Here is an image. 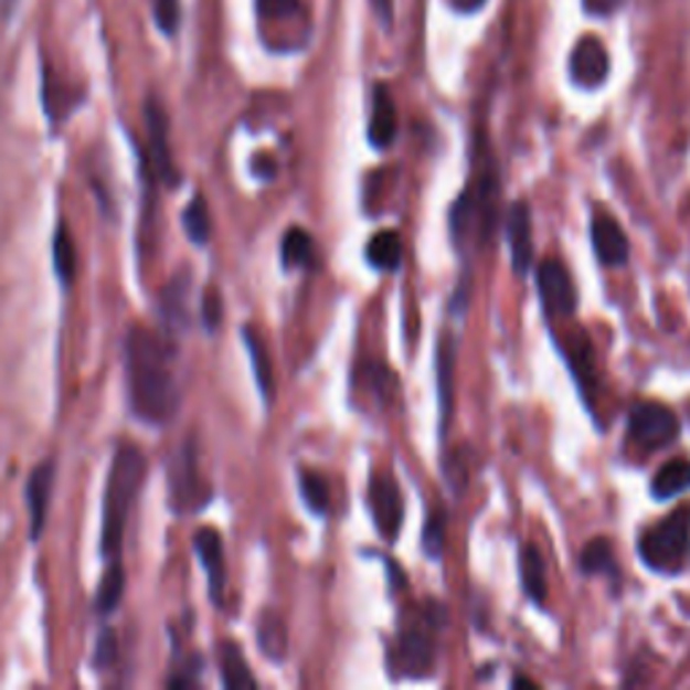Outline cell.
I'll list each match as a JSON object with an SVG mask.
<instances>
[{
    "instance_id": "cell-30",
    "label": "cell",
    "mask_w": 690,
    "mask_h": 690,
    "mask_svg": "<svg viewBox=\"0 0 690 690\" xmlns=\"http://www.w3.org/2000/svg\"><path fill=\"white\" fill-rule=\"evenodd\" d=\"M151 14L164 35H176L181 28V0H151Z\"/></svg>"
},
{
    "instance_id": "cell-9",
    "label": "cell",
    "mask_w": 690,
    "mask_h": 690,
    "mask_svg": "<svg viewBox=\"0 0 690 690\" xmlns=\"http://www.w3.org/2000/svg\"><path fill=\"white\" fill-rule=\"evenodd\" d=\"M192 548L198 559L203 561V570L208 575V588H211V602L216 607H224V588H227V564H224V545L216 529L194 531Z\"/></svg>"
},
{
    "instance_id": "cell-32",
    "label": "cell",
    "mask_w": 690,
    "mask_h": 690,
    "mask_svg": "<svg viewBox=\"0 0 690 690\" xmlns=\"http://www.w3.org/2000/svg\"><path fill=\"white\" fill-rule=\"evenodd\" d=\"M262 20H289L299 11V0H256Z\"/></svg>"
},
{
    "instance_id": "cell-6",
    "label": "cell",
    "mask_w": 690,
    "mask_h": 690,
    "mask_svg": "<svg viewBox=\"0 0 690 690\" xmlns=\"http://www.w3.org/2000/svg\"><path fill=\"white\" fill-rule=\"evenodd\" d=\"M144 119H146V132H149V155H151V168L160 176L168 187L179 184L173 168V155H170V121L168 112L162 108V103L157 97H149L144 106Z\"/></svg>"
},
{
    "instance_id": "cell-2",
    "label": "cell",
    "mask_w": 690,
    "mask_h": 690,
    "mask_svg": "<svg viewBox=\"0 0 690 690\" xmlns=\"http://www.w3.org/2000/svg\"><path fill=\"white\" fill-rule=\"evenodd\" d=\"M144 478L146 456L140 454L138 445H121L114 456L106 484V499H103V553L108 561H119L127 518H130Z\"/></svg>"
},
{
    "instance_id": "cell-35",
    "label": "cell",
    "mask_w": 690,
    "mask_h": 690,
    "mask_svg": "<svg viewBox=\"0 0 690 690\" xmlns=\"http://www.w3.org/2000/svg\"><path fill=\"white\" fill-rule=\"evenodd\" d=\"M620 3H623V0H583L585 11H588V14H598V17L613 14V11L618 9Z\"/></svg>"
},
{
    "instance_id": "cell-18",
    "label": "cell",
    "mask_w": 690,
    "mask_h": 690,
    "mask_svg": "<svg viewBox=\"0 0 690 690\" xmlns=\"http://www.w3.org/2000/svg\"><path fill=\"white\" fill-rule=\"evenodd\" d=\"M690 488V461L688 459H671L664 464L652 478V497L656 499H671L680 497Z\"/></svg>"
},
{
    "instance_id": "cell-17",
    "label": "cell",
    "mask_w": 690,
    "mask_h": 690,
    "mask_svg": "<svg viewBox=\"0 0 690 690\" xmlns=\"http://www.w3.org/2000/svg\"><path fill=\"white\" fill-rule=\"evenodd\" d=\"M219 667H222V680L227 688H256V677L248 669L246 656H243L241 645L235 643H224L222 650H219Z\"/></svg>"
},
{
    "instance_id": "cell-1",
    "label": "cell",
    "mask_w": 690,
    "mask_h": 690,
    "mask_svg": "<svg viewBox=\"0 0 690 690\" xmlns=\"http://www.w3.org/2000/svg\"><path fill=\"white\" fill-rule=\"evenodd\" d=\"M127 378H130V407L146 424H168L179 407L170 351L149 329L132 327L127 332Z\"/></svg>"
},
{
    "instance_id": "cell-12",
    "label": "cell",
    "mask_w": 690,
    "mask_h": 690,
    "mask_svg": "<svg viewBox=\"0 0 690 690\" xmlns=\"http://www.w3.org/2000/svg\"><path fill=\"white\" fill-rule=\"evenodd\" d=\"M194 497H198V461L192 443H187L170 461V505L176 507V512H189L200 505Z\"/></svg>"
},
{
    "instance_id": "cell-23",
    "label": "cell",
    "mask_w": 690,
    "mask_h": 690,
    "mask_svg": "<svg viewBox=\"0 0 690 690\" xmlns=\"http://www.w3.org/2000/svg\"><path fill=\"white\" fill-rule=\"evenodd\" d=\"M256 639H259L262 652L273 661H284L286 656V626L276 613H265L259 618V628H256Z\"/></svg>"
},
{
    "instance_id": "cell-5",
    "label": "cell",
    "mask_w": 690,
    "mask_h": 690,
    "mask_svg": "<svg viewBox=\"0 0 690 690\" xmlns=\"http://www.w3.org/2000/svg\"><path fill=\"white\" fill-rule=\"evenodd\" d=\"M537 289H540L542 308L553 319H566L577 310V289L566 267L555 259H545L537 270Z\"/></svg>"
},
{
    "instance_id": "cell-13",
    "label": "cell",
    "mask_w": 690,
    "mask_h": 690,
    "mask_svg": "<svg viewBox=\"0 0 690 690\" xmlns=\"http://www.w3.org/2000/svg\"><path fill=\"white\" fill-rule=\"evenodd\" d=\"M52 488H54V461H41L39 467L30 473L28 486H24V497H28L30 510V537H33V542L39 540L41 531L46 529L49 505H52Z\"/></svg>"
},
{
    "instance_id": "cell-15",
    "label": "cell",
    "mask_w": 690,
    "mask_h": 690,
    "mask_svg": "<svg viewBox=\"0 0 690 690\" xmlns=\"http://www.w3.org/2000/svg\"><path fill=\"white\" fill-rule=\"evenodd\" d=\"M368 136L375 149H389L396 138V108L386 84H378L375 95H372V116Z\"/></svg>"
},
{
    "instance_id": "cell-11",
    "label": "cell",
    "mask_w": 690,
    "mask_h": 690,
    "mask_svg": "<svg viewBox=\"0 0 690 690\" xmlns=\"http://www.w3.org/2000/svg\"><path fill=\"white\" fill-rule=\"evenodd\" d=\"M505 230L507 243H510L512 270L516 276H527L531 262H534V243H531V211L523 200H516L507 208Z\"/></svg>"
},
{
    "instance_id": "cell-38",
    "label": "cell",
    "mask_w": 690,
    "mask_h": 690,
    "mask_svg": "<svg viewBox=\"0 0 690 690\" xmlns=\"http://www.w3.org/2000/svg\"><path fill=\"white\" fill-rule=\"evenodd\" d=\"M512 688H537V682L529 677H512Z\"/></svg>"
},
{
    "instance_id": "cell-14",
    "label": "cell",
    "mask_w": 690,
    "mask_h": 690,
    "mask_svg": "<svg viewBox=\"0 0 690 690\" xmlns=\"http://www.w3.org/2000/svg\"><path fill=\"white\" fill-rule=\"evenodd\" d=\"M591 241H594V252L598 262L607 267H620L628 262V237L615 219L596 216L591 224Z\"/></svg>"
},
{
    "instance_id": "cell-20",
    "label": "cell",
    "mask_w": 690,
    "mask_h": 690,
    "mask_svg": "<svg viewBox=\"0 0 690 690\" xmlns=\"http://www.w3.org/2000/svg\"><path fill=\"white\" fill-rule=\"evenodd\" d=\"M243 340H246L248 359H252V364H254V378H256V383H259V392H262V396H265V402H270L273 392H276V381H273L270 353H267L265 343H262L259 335H256L252 327L243 329Z\"/></svg>"
},
{
    "instance_id": "cell-10",
    "label": "cell",
    "mask_w": 690,
    "mask_h": 690,
    "mask_svg": "<svg viewBox=\"0 0 690 690\" xmlns=\"http://www.w3.org/2000/svg\"><path fill=\"white\" fill-rule=\"evenodd\" d=\"M570 73H572V78H575L577 87H583V89L602 87L609 76V54L602 41L594 39V35L580 39L577 46L572 49Z\"/></svg>"
},
{
    "instance_id": "cell-29",
    "label": "cell",
    "mask_w": 690,
    "mask_h": 690,
    "mask_svg": "<svg viewBox=\"0 0 690 690\" xmlns=\"http://www.w3.org/2000/svg\"><path fill=\"white\" fill-rule=\"evenodd\" d=\"M421 542H424V553L429 555V559H439V555H443V551H445V512H437V510L429 512Z\"/></svg>"
},
{
    "instance_id": "cell-34",
    "label": "cell",
    "mask_w": 690,
    "mask_h": 690,
    "mask_svg": "<svg viewBox=\"0 0 690 690\" xmlns=\"http://www.w3.org/2000/svg\"><path fill=\"white\" fill-rule=\"evenodd\" d=\"M114 652H116L114 631L112 628H106V631L100 634V639H97V656H95L97 667H108V664L114 661Z\"/></svg>"
},
{
    "instance_id": "cell-22",
    "label": "cell",
    "mask_w": 690,
    "mask_h": 690,
    "mask_svg": "<svg viewBox=\"0 0 690 690\" xmlns=\"http://www.w3.org/2000/svg\"><path fill=\"white\" fill-rule=\"evenodd\" d=\"M580 566H583L585 575H618V564H615V553L613 545H609L604 537H596L588 545L583 548V555H580Z\"/></svg>"
},
{
    "instance_id": "cell-26",
    "label": "cell",
    "mask_w": 690,
    "mask_h": 690,
    "mask_svg": "<svg viewBox=\"0 0 690 690\" xmlns=\"http://www.w3.org/2000/svg\"><path fill=\"white\" fill-rule=\"evenodd\" d=\"M54 270H57V278L63 280L65 286L73 284L76 278V246H73V237L68 227H60L54 232Z\"/></svg>"
},
{
    "instance_id": "cell-3",
    "label": "cell",
    "mask_w": 690,
    "mask_h": 690,
    "mask_svg": "<svg viewBox=\"0 0 690 690\" xmlns=\"http://www.w3.org/2000/svg\"><path fill=\"white\" fill-rule=\"evenodd\" d=\"M639 559L658 575H680L690 564V505L647 529L639 540Z\"/></svg>"
},
{
    "instance_id": "cell-4",
    "label": "cell",
    "mask_w": 690,
    "mask_h": 690,
    "mask_svg": "<svg viewBox=\"0 0 690 690\" xmlns=\"http://www.w3.org/2000/svg\"><path fill=\"white\" fill-rule=\"evenodd\" d=\"M628 437L643 450H664L680 437V421L667 405L639 402L628 415Z\"/></svg>"
},
{
    "instance_id": "cell-7",
    "label": "cell",
    "mask_w": 690,
    "mask_h": 690,
    "mask_svg": "<svg viewBox=\"0 0 690 690\" xmlns=\"http://www.w3.org/2000/svg\"><path fill=\"white\" fill-rule=\"evenodd\" d=\"M396 664L394 669H400V677H429L432 669H435V637L426 626H413L405 628L400 637V645H396Z\"/></svg>"
},
{
    "instance_id": "cell-33",
    "label": "cell",
    "mask_w": 690,
    "mask_h": 690,
    "mask_svg": "<svg viewBox=\"0 0 690 690\" xmlns=\"http://www.w3.org/2000/svg\"><path fill=\"white\" fill-rule=\"evenodd\" d=\"M203 321L208 332H213L219 327V321H222V297H219V291L213 286L205 289L203 295Z\"/></svg>"
},
{
    "instance_id": "cell-28",
    "label": "cell",
    "mask_w": 690,
    "mask_h": 690,
    "mask_svg": "<svg viewBox=\"0 0 690 690\" xmlns=\"http://www.w3.org/2000/svg\"><path fill=\"white\" fill-rule=\"evenodd\" d=\"M299 491H302L305 505H308L316 516H323V512L329 510V484L319 473H308V469H305V473L299 475Z\"/></svg>"
},
{
    "instance_id": "cell-19",
    "label": "cell",
    "mask_w": 690,
    "mask_h": 690,
    "mask_svg": "<svg viewBox=\"0 0 690 690\" xmlns=\"http://www.w3.org/2000/svg\"><path fill=\"white\" fill-rule=\"evenodd\" d=\"M368 262L378 270L394 273L402 265V237L394 230L375 232L368 243Z\"/></svg>"
},
{
    "instance_id": "cell-16",
    "label": "cell",
    "mask_w": 690,
    "mask_h": 690,
    "mask_svg": "<svg viewBox=\"0 0 690 690\" xmlns=\"http://www.w3.org/2000/svg\"><path fill=\"white\" fill-rule=\"evenodd\" d=\"M518 570H521V583L527 596L534 604H545L548 598V577H545V559L534 542H523L521 555H518Z\"/></svg>"
},
{
    "instance_id": "cell-37",
    "label": "cell",
    "mask_w": 690,
    "mask_h": 690,
    "mask_svg": "<svg viewBox=\"0 0 690 690\" xmlns=\"http://www.w3.org/2000/svg\"><path fill=\"white\" fill-rule=\"evenodd\" d=\"M484 3L486 0H454L456 11H464V14H473V11H478Z\"/></svg>"
},
{
    "instance_id": "cell-24",
    "label": "cell",
    "mask_w": 690,
    "mask_h": 690,
    "mask_svg": "<svg viewBox=\"0 0 690 690\" xmlns=\"http://www.w3.org/2000/svg\"><path fill=\"white\" fill-rule=\"evenodd\" d=\"M280 259H284L286 270L310 265V259H314V241H310L308 230L291 227L286 232L284 243H280Z\"/></svg>"
},
{
    "instance_id": "cell-31",
    "label": "cell",
    "mask_w": 690,
    "mask_h": 690,
    "mask_svg": "<svg viewBox=\"0 0 690 690\" xmlns=\"http://www.w3.org/2000/svg\"><path fill=\"white\" fill-rule=\"evenodd\" d=\"M184 291H187L184 278H176L173 284H170L168 289H164L162 310H164V316H168L170 323L184 321Z\"/></svg>"
},
{
    "instance_id": "cell-25",
    "label": "cell",
    "mask_w": 690,
    "mask_h": 690,
    "mask_svg": "<svg viewBox=\"0 0 690 690\" xmlns=\"http://www.w3.org/2000/svg\"><path fill=\"white\" fill-rule=\"evenodd\" d=\"M121 594H125V566H121V561H112L108 572L103 575L100 588H97V613H114Z\"/></svg>"
},
{
    "instance_id": "cell-27",
    "label": "cell",
    "mask_w": 690,
    "mask_h": 690,
    "mask_svg": "<svg viewBox=\"0 0 690 690\" xmlns=\"http://www.w3.org/2000/svg\"><path fill=\"white\" fill-rule=\"evenodd\" d=\"M184 230H187L189 241L200 243V246H203V243H208V237H211V230H213L211 213H208L205 198H200V194L192 200V203L187 205V211H184Z\"/></svg>"
},
{
    "instance_id": "cell-8",
    "label": "cell",
    "mask_w": 690,
    "mask_h": 690,
    "mask_svg": "<svg viewBox=\"0 0 690 690\" xmlns=\"http://www.w3.org/2000/svg\"><path fill=\"white\" fill-rule=\"evenodd\" d=\"M370 510L383 540L394 542L402 529V493L389 475H375L370 480Z\"/></svg>"
},
{
    "instance_id": "cell-21",
    "label": "cell",
    "mask_w": 690,
    "mask_h": 690,
    "mask_svg": "<svg viewBox=\"0 0 690 690\" xmlns=\"http://www.w3.org/2000/svg\"><path fill=\"white\" fill-rule=\"evenodd\" d=\"M454 362H456V346H454V338L450 335H445L443 340H439V348H437V378H439V405H443V413H445V421H443V429L448 426V418H450V405H454Z\"/></svg>"
},
{
    "instance_id": "cell-36",
    "label": "cell",
    "mask_w": 690,
    "mask_h": 690,
    "mask_svg": "<svg viewBox=\"0 0 690 690\" xmlns=\"http://www.w3.org/2000/svg\"><path fill=\"white\" fill-rule=\"evenodd\" d=\"M392 0H372V9H375V14L386 24L392 22Z\"/></svg>"
}]
</instances>
